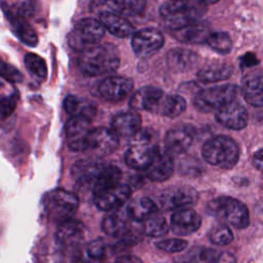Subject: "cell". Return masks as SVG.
Segmentation results:
<instances>
[{
	"instance_id": "obj_1",
	"label": "cell",
	"mask_w": 263,
	"mask_h": 263,
	"mask_svg": "<svg viewBox=\"0 0 263 263\" xmlns=\"http://www.w3.org/2000/svg\"><path fill=\"white\" fill-rule=\"evenodd\" d=\"M119 62V54L114 45L95 44L81 51L78 68L87 76H98L116 70Z\"/></svg>"
},
{
	"instance_id": "obj_2",
	"label": "cell",
	"mask_w": 263,
	"mask_h": 263,
	"mask_svg": "<svg viewBox=\"0 0 263 263\" xmlns=\"http://www.w3.org/2000/svg\"><path fill=\"white\" fill-rule=\"evenodd\" d=\"M205 11V1H166L159 9L163 26L170 31L197 22Z\"/></svg>"
},
{
	"instance_id": "obj_3",
	"label": "cell",
	"mask_w": 263,
	"mask_h": 263,
	"mask_svg": "<svg viewBox=\"0 0 263 263\" xmlns=\"http://www.w3.org/2000/svg\"><path fill=\"white\" fill-rule=\"evenodd\" d=\"M202 156L210 164L229 170L238 161L239 147L232 138L219 135L204 143Z\"/></svg>"
},
{
	"instance_id": "obj_4",
	"label": "cell",
	"mask_w": 263,
	"mask_h": 263,
	"mask_svg": "<svg viewBox=\"0 0 263 263\" xmlns=\"http://www.w3.org/2000/svg\"><path fill=\"white\" fill-rule=\"evenodd\" d=\"M208 211L226 226L231 225L242 229L250 222L248 208L245 203L233 197L221 196L212 200L208 205Z\"/></svg>"
},
{
	"instance_id": "obj_5",
	"label": "cell",
	"mask_w": 263,
	"mask_h": 263,
	"mask_svg": "<svg viewBox=\"0 0 263 263\" xmlns=\"http://www.w3.org/2000/svg\"><path fill=\"white\" fill-rule=\"evenodd\" d=\"M79 206V199L73 192L57 188L44 197V209L48 218L59 224L72 219Z\"/></svg>"
},
{
	"instance_id": "obj_6",
	"label": "cell",
	"mask_w": 263,
	"mask_h": 263,
	"mask_svg": "<svg viewBox=\"0 0 263 263\" xmlns=\"http://www.w3.org/2000/svg\"><path fill=\"white\" fill-rule=\"evenodd\" d=\"M238 92L235 84H220L201 89L194 98L195 108L203 113L218 111L224 105L234 101Z\"/></svg>"
},
{
	"instance_id": "obj_7",
	"label": "cell",
	"mask_w": 263,
	"mask_h": 263,
	"mask_svg": "<svg viewBox=\"0 0 263 263\" xmlns=\"http://www.w3.org/2000/svg\"><path fill=\"white\" fill-rule=\"evenodd\" d=\"M105 34V30L98 20L86 17L80 20L68 35L69 46L77 51L97 44Z\"/></svg>"
},
{
	"instance_id": "obj_8",
	"label": "cell",
	"mask_w": 263,
	"mask_h": 263,
	"mask_svg": "<svg viewBox=\"0 0 263 263\" xmlns=\"http://www.w3.org/2000/svg\"><path fill=\"white\" fill-rule=\"evenodd\" d=\"M129 220L130 219L128 218L125 210L122 211L120 208L111 211V213L108 214L103 220V231L108 235L119 238L123 243L136 241L138 237L133 230Z\"/></svg>"
},
{
	"instance_id": "obj_9",
	"label": "cell",
	"mask_w": 263,
	"mask_h": 263,
	"mask_svg": "<svg viewBox=\"0 0 263 263\" xmlns=\"http://www.w3.org/2000/svg\"><path fill=\"white\" fill-rule=\"evenodd\" d=\"M91 129L89 118L82 115L72 116L65 126L68 147L75 152L85 151Z\"/></svg>"
},
{
	"instance_id": "obj_10",
	"label": "cell",
	"mask_w": 263,
	"mask_h": 263,
	"mask_svg": "<svg viewBox=\"0 0 263 263\" xmlns=\"http://www.w3.org/2000/svg\"><path fill=\"white\" fill-rule=\"evenodd\" d=\"M164 37L162 33L154 28H145L133 34L132 47L134 52L143 59L155 54L163 45Z\"/></svg>"
},
{
	"instance_id": "obj_11",
	"label": "cell",
	"mask_w": 263,
	"mask_h": 263,
	"mask_svg": "<svg viewBox=\"0 0 263 263\" xmlns=\"http://www.w3.org/2000/svg\"><path fill=\"white\" fill-rule=\"evenodd\" d=\"M197 199L198 194L192 187L180 185L165 189L159 196V203L165 211L182 210L193 205Z\"/></svg>"
},
{
	"instance_id": "obj_12",
	"label": "cell",
	"mask_w": 263,
	"mask_h": 263,
	"mask_svg": "<svg viewBox=\"0 0 263 263\" xmlns=\"http://www.w3.org/2000/svg\"><path fill=\"white\" fill-rule=\"evenodd\" d=\"M145 173L153 182H162L171 178L174 173V161L171 154L164 149L153 147L151 160Z\"/></svg>"
},
{
	"instance_id": "obj_13",
	"label": "cell",
	"mask_w": 263,
	"mask_h": 263,
	"mask_svg": "<svg viewBox=\"0 0 263 263\" xmlns=\"http://www.w3.org/2000/svg\"><path fill=\"white\" fill-rule=\"evenodd\" d=\"M132 188L127 184L120 183L93 195V201L102 211H114L120 209L130 197Z\"/></svg>"
},
{
	"instance_id": "obj_14",
	"label": "cell",
	"mask_w": 263,
	"mask_h": 263,
	"mask_svg": "<svg viewBox=\"0 0 263 263\" xmlns=\"http://www.w3.org/2000/svg\"><path fill=\"white\" fill-rule=\"evenodd\" d=\"M195 129L192 125L181 124L171 128L164 138L165 150L171 154H181L188 150L192 145Z\"/></svg>"
},
{
	"instance_id": "obj_15",
	"label": "cell",
	"mask_w": 263,
	"mask_h": 263,
	"mask_svg": "<svg viewBox=\"0 0 263 263\" xmlns=\"http://www.w3.org/2000/svg\"><path fill=\"white\" fill-rule=\"evenodd\" d=\"M132 79L123 76H110L99 84L100 95L109 102H119L126 98L133 90Z\"/></svg>"
},
{
	"instance_id": "obj_16",
	"label": "cell",
	"mask_w": 263,
	"mask_h": 263,
	"mask_svg": "<svg viewBox=\"0 0 263 263\" xmlns=\"http://www.w3.org/2000/svg\"><path fill=\"white\" fill-rule=\"evenodd\" d=\"M216 119L223 126L238 130L247 126L249 115L248 111L241 104L232 101L217 111Z\"/></svg>"
},
{
	"instance_id": "obj_17",
	"label": "cell",
	"mask_w": 263,
	"mask_h": 263,
	"mask_svg": "<svg viewBox=\"0 0 263 263\" xmlns=\"http://www.w3.org/2000/svg\"><path fill=\"white\" fill-rule=\"evenodd\" d=\"M118 147V138L114 133L106 127L92 128L86 150L91 151L98 156L108 155Z\"/></svg>"
},
{
	"instance_id": "obj_18",
	"label": "cell",
	"mask_w": 263,
	"mask_h": 263,
	"mask_svg": "<svg viewBox=\"0 0 263 263\" xmlns=\"http://www.w3.org/2000/svg\"><path fill=\"white\" fill-rule=\"evenodd\" d=\"M106 255L107 246L103 239L98 238L73 249L72 263H104Z\"/></svg>"
},
{
	"instance_id": "obj_19",
	"label": "cell",
	"mask_w": 263,
	"mask_h": 263,
	"mask_svg": "<svg viewBox=\"0 0 263 263\" xmlns=\"http://www.w3.org/2000/svg\"><path fill=\"white\" fill-rule=\"evenodd\" d=\"M85 235V228L78 220L70 219L61 224L55 232L57 241L64 248L75 249L81 245Z\"/></svg>"
},
{
	"instance_id": "obj_20",
	"label": "cell",
	"mask_w": 263,
	"mask_h": 263,
	"mask_svg": "<svg viewBox=\"0 0 263 263\" xmlns=\"http://www.w3.org/2000/svg\"><path fill=\"white\" fill-rule=\"evenodd\" d=\"M201 225L200 216L191 209H182L175 212L171 218V228L177 235H189Z\"/></svg>"
},
{
	"instance_id": "obj_21",
	"label": "cell",
	"mask_w": 263,
	"mask_h": 263,
	"mask_svg": "<svg viewBox=\"0 0 263 263\" xmlns=\"http://www.w3.org/2000/svg\"><path fill=\"white\" fill-rule=\"evenodd\" d=\"M142 119L137 112H123L116 115L111 123V130L119 138L132 139L141 130Z\"/></svg>"
},
{
	"instance_id": "obj_22",
	"label": "cell",
	"mask_w": 263,
	"mask_h": 263,
	"mask_svg": "<svg viewBox=\"0 0 263 263\" xmlns=\"http://www.w3.org/2000/svg\"><path fill=\"white\" fill-rule=\"evenodd\" d=\"M104 164L98 160L84 158L74 162L71 175L75 182L81 186H92Z\"/></svg>"
},
{
	"instance_id": "obj_23",
	"label": "cell",
	"mask_w": 263,
	"mask_h": 263,
	"mask_svg": "<svg viewBox=\"0 0 263 263\" xmlns=\"http://www.w3.org/2000/svg\"><path fill=\"white\" fill-rule=\"evenodd\" d=\"M163 95V90L156 86H144L132 96L129 105L136 111L144 110L153 113Z\"/></svg>"
},
{
	"instance_id": "obj_24",
	"label": "cell",
	"mask_w": 263,
	"mask_h": 263,
	"mask_svg": "<svg viewBox=\"0 0 263 263\" xmlns=\"http://www.w3.org/2000/svg\"><path fill=\"white\" fill-rule=\"evenodd\" d=\"M2 9L5 13L14 34L27 45L35 46L38 43V37L34 29L30 26L26 18L13 13L6 3H2Z\"/></svg>"
},
{
	"instance_id": "obj_25",
	"label": "cell",
	"mask_w": 263,
	"mask_h": 263,
	"mask_svg": "<svg viewBox=\"0 0 263 263\" xmlns=\"http://www.w3.org/2000/svg\"><path fill=\"white\" fill-rule=\"evenodd\" d=\"M166 66L176 73H183L191 70L198 62V55L189 49L173 48L165 57Z\"/></svg>"
},
{
	"instance_id": "obj_26",
	"label": "cell",
	"mask_w": 263,
	"mask_h": 263,
	"mask_svg": "<svg viewBox=\"0 0 263 263\" xmlns=\"http://www.w3.org/2000/svg\"><path fill=\"white\" fill-rule=\"evenodd\" d=\"M103 26L104 30H107L112 35L123 38L134 34L135 29L133 25L123 16L110 11H103L99 14L98 20Z\"/></svg>"
},
{
	"instance_id": "obj_27",
	"label": "cell",
	"mask_w": 263,
	"mask_h": 263,
	"mask_svg": "<svg viewBox=\"0 0 263 263\" xmlns=\"http://www.w3.org/2000/svg\"><path fill=\"white\" fill-rule=\"evenodd\" d=\"M209 25L205 23L195 22L187 25L181 29L171 31L174 38L184 43H203L206 42L208 37L211 34Z\"/></svg>"
},
{
	"instance_id": "obj_28",
	"label": "cell",
	"mask_w": 263,
	"mask_h": 263,
	"mask_svg": "<svg viewBox=\"0 0 263 263\" xmlns=\"http://www.w3.org/2000/svg\"><path fill=\"white\" fill-rule=\"evenodd\" d=\"M233 73V66L225 62H212L201 67L197 72V79L204 83L228 79Z\"/></svg>"
},
{
	"instance_id": "obj_29",
	"label": "cell",
	"mask_w": 263,
	"mask_h": 263,
	"mask_svg": "<svg viewBox=\"0 0 263 263\" xmlns=\"http://www.w3.org/2000/svg\"><path fill=\"white\" fill-rule=\"evenodd\" d=\"M152 148L149 144L130 143V147L126 150L124 161L128 167L134 170H146L150 163L152 156Z\"/></svg>"
},
{
	"instance_id": "obj_30",
	"label": "cell",
	"mask_w": 263,
	"mask_h": 263,
	"mask_svg": "<svg viewBox=\"0 0 263 263\" xmlns=\"http://www.w3.org/2000/svg\"><path fill=\"white\" fill-rule=\"evenodd\" d=\"M262 75L259 73H251L242 81L241 91L245 100L254 107H262Z\"/></svg>"
},
{
	"instance_id": "obj_31",
	"label": "cell",
	"mask_w": 263,
	"mask_h": 263,
	"mask_svg": "<svg viewBox=\"0 0 263 263\" xmlns=\"http://www.w3.org/2000/svg\"><path fill=\"white\" fill-rule=\"evenodd\" d=\"M121 177L122 173L118 166L113 164H104L91 186L93 195L120 184Z\"/></svg>"
},
{
	"instance_id": "obj_32",
	"label": "cell",
	"mask_w": 263,
	"mask_h": 263,
	"mask_svg": "<svg viewBox=\"0 0 263 263\" xmlns=\"http://www.w3.org/2000/svg\"><path fill=\"white\" fill-rule=\"evenodd\" d=\"M128 218L135 222H143L150 216L156 214V203L148 197H139L133 199L125 209Z\"/></svg>"
},
{
	"instance_id": "obj_33",
	"label": "cell",
	"mask_w": 263,
	"mask_h": 263,
	"mask_svg": "<svg viewBox=\"0 0 263 263\" xmlns=\"http://www.w3.org/2000/svg\"><path fill=\"white\" fill-rule=\"evenodd\" d=\"M186 101L179 95H163L153 113L166 116L178 117L186 110Z\"/></svg>"
},
{
	"instance_id": "obj_34",
	"label": "cell",
	"mask_w": 263,
	"mask_h": 263,
	"mask_svg": "<svg viewBox=\"0 0 263 263\" xmlns=\"http://www.w3.org/2000/svg\"><path fill=\"white\" fill-rule=\"evenodd\" d=\"M141 231L148 236L160 237L167 233L168 225L162 216L154 214L142 222Z\"/></svg>"
},
{
	"instance_id": "obj_35",
	"label": "cell",
	"mask_w": 263,
	"mask_h": 263,
	"mask_svg": "<svg viewBox=\"0 0 263 263\" xmlns=\"http://www.w3.org/2000/svg\"><path fill=\"white\" fill-rule=\"evenodd\" d=\"M25 66L30 74L38 81L42 82L47 77V67L45 61L38 54L30 52L25 57Z\"/></svg>"
},
{
	"instance_id": "obj_36",
	"label": "cell",
	"mask_w": 263,
	"mask_h": 263,
	"mask_svg": "<svg viewBox=\"0 0 263 263\" xmlns=\"http://www.w3.org/2000/svg\"><path fill=\"white\" fill-rule=\"evenodd\" d=\"M107 4L113 11L124 15L140 14L146 6L145 1H110Z\"/></svg>"
},
{
	"instance_id": "obj_37",
	"label": "cell",
	"mask_w": 263,
	"mask_h": 263,
	"mask_svg": "<svg viewBox=\"0 0 263 263\" xmlns=\"http://www.w3.org/2000/svg\"><path fill=\"white\" fill-rule=\"evenodd\" d=\"M206 43L221 54L229 53L232 49V40L225 32H212L206 39Z\"/></svg>"
},
{
	"instance_id": "obj_38",
	"label": "cell",
	"mask_w": 263,
	"mask_h": 263,
	"mask_svg": "<svg viewBox=\"0 0 263 263\" xmlns=\"http://www.w3.org/2000/svg\"><path fill=\"white\" fill-rule=\"evenodd\" d=\"M210 239L218 246H226L233 239V234L230 228L224 224L214 227L210 232Z\"/></svg>"
},
{
	"instance_id": "obj_39",
	"label": "cell",
	"mask_w": 263,
	"mask_h": 263,
	"mask_svg": "<svg viewBox=\"0 0 263 263\" xmlns=\"http://www.w3.org/2000/svg\"><path fill=\"white\" fill-rule=\"evenodd\" d=\"M156 247L168 253H178L183 251L187 247V241L180 238H168L158 241L156 243Z\"/></svg>"
},
{
	"instance_id": "obj_40",
	"label": "cell",
	"mask_w": 263,
	"mask_h": 263,
	"mask_svg": "<svg viewBox=\"0 0 263 263\" xmlns=\"http://www.w3.org/2000/svg\"><path fill=\"white\" fill-rule=\"evenodd\" d=\"M0 76L11 82H22L23 74L13 66L5 63L0 59Z\"/></svg>"
},
{
	"instance_id": "obj_41",
	"label": "cell",
	"mask_w": 263,
	"mask_h": 263,
	"mask_svg": "<svg viewBox=\"0 0 263 263\" xmlns=\"http://www.w3.org/2000/svg\"><path fill=\"white\" fill-rule=\"evenodd\" d=\"M17 98L15 96H7L0 98V118H8L15 110Z\"/></svg>"
},
{
	"instance_id": "obj_42",
	"label": "cell",
	"mask_w": 263,
	"mask_h": 263,
	"mask_svg": "<svg viewBox=\"0 0 263 263\" xmlns=\"http://www.w3.org/2000/svg\"><path fill=\"white\" fill-rule=\"evenodd\" d=\"M219 253L220 252L214 249H210V248L202 249L199 252V260L202 261L203 263H216Z\"/></svg>"
},
{
	"instance_id": "obj_43",
	"label": "cell",
	"mask_w": 263,
	"mask_h": 263,
	"mask_svg": "<svg viewBox=\"0 0 263 263\" xmlns=\"http://www.w3.org/2000/svg\"><path fill=\"white\" fill-rule=\"evenodd\" d=\"M258 63H259V61L256 58V55L254 53H251V52L246 53L241 58V66L242 67H252V66L257 65Z\"/></svg>"
},
{
	"instance_id": "obj_44",
	"label": "cell",
	"mask_w": 263,
	"mask_h": 263,
	"mask_svg": "<svg viewBox=\"0 0 263 263\" xmlns=\"http://www.w3.org/2000/svg\"><path fill=\"white\" fill-rule=\"evenodd\" d=\"M216 263H236V260L232 254L227 252H220Z\"/></svg>"
},
{
	"instance_id": "obj_45",
	"label": "cell",
	"mask_w": 263,
	"mask_h": 263,
	"mask_svg": "<svg viewBox=\"0 0 263 263\" xmlns=\"http://www.w3.org/2000/svg\"><path fill=\"white\" fill-rule=\"evenodd\" d=\"M114 263H143L140 258L134 255H123L119 257Z\"/></svg>"
},
{
	"instance_id": "obj_46",
	"label": "cell",
	"mask_w": 263,
	"mask_h": 263,
	"mask_svg": "<svg viewBox=\"0 0 263 263\" xmlns=\"http://www.w3.org/2000/svg\"><path fill=\"white\" fill-rule=\"evenodd\" d=\"M253 163H254V165H255L259 171L262 170V149H261V148L258 149V151L254 154Z\"/></svg>"
},
{
	"instance_id": "obj_47",
	"label": "cell",
	"mask_w": 263,
	"mask_h": 263,
	"mask_svg": "<svg viewBox=\"0 0 263 263\" xmlns=\"http://www.w3.org/2000/svg\"><path fill=\"white\" fill-rule=\"evenodd\" d=\"M179 263H186V262H179Z\"/></svg>"
}]
</instances>
